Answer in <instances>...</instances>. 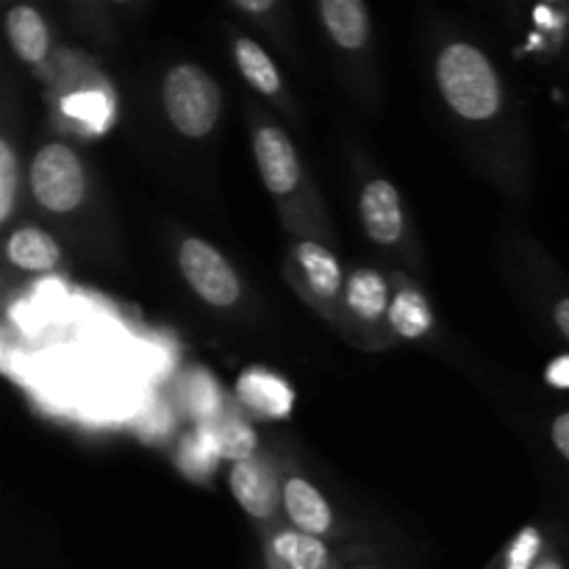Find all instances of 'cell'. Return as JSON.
<instances>
[{
	"label": "cell",
	"instance_id": "cell-1",
	"mask_svg": "<svg viewBox=\"0 0 569 569\" xmlns=\"http://www.w3.org/2000/svg\"><path fill=\"white\" fill-rule=\"evenodd\" d=\"M437 81L445 100L465 120H489L500 109V81L478 48L448 44L437 59Z\"/></svg>",
	"mask_w": 569,
	"mask_h": 569
},
{
	"label": "cell",
	"instance_id": "cell-2",
	"mask_svg": "<svg viewBox=\"0 0 569 569\" xmlns=\"http://www.w3.org/2000/svg\"><path fill=\"white\" fill-rule=\"evenodd\" d=\"M164 109L183 137H206L220 117V89L206 70L178 64L164 78Z\"/></svg>",
	"mask_w": 569,
	"mask_h": 569
},
{
	"label": "cell",
	"instance_id": "cell-3",
	"mask_svg": "<svg viewBox=\"0 0 569 569\" xmlns=\"http://www.w3.org/2000/svg\"><path fill=\"white\" fill-rule=\"evenodd\" d=\"M31 192L39 206L53 214L78 209L87 194V176L67 144H44L31 164Z\"/></svg>",
	"mask_w": 569,
	"mask_h": 569
},
{
	"label": "cell",
	"instance_id": "cell-4",
	"mask_svg": "<svg viewBox=\"0 0 569 569\" xmlns=\"http://www.w3.org/2000/svg\"><path fill=\"white\" fill-rule=\"evenodd\" d=\"M178 264L189 287L209 306L226 309L239 300V278L222 253H217L203 239H187L178 250Z\"/></svg>",
	"mask_w": 569,
	"mask_h": 569
},
{
	"label": "cell",
	"instance_id": "cell-5",
	"mask_svg": "<svg viewBox=\"0 0 569 569\" xmlns=\"http://www.w3.org/2000/svg\"><path fill=\"white\" fill-rule=\"evenodd\" d=\"M253 153L261 181L272 194H289L298 187L300 161L287 133L278 128H261L253 139Z\"/></svg>",
	"mask_w": 569,
	"mask_h": 569
},
{
	"label": "cell",
	"instance_id": "cell-6",
	"mask_svg": "<svg viewBox=\"0 0 569 569\" xmlns=\"http://www.w3.org/2000/svg\"><path fill=\"white\" fill-rule=\"evenodd\" d=\"M237 395L239 400L259 417L283 420V417L292 415V387H289L281 376H276V372L270 370H261V367H250V370H244L242 376H239Z\"/></svg>",
	"mask_w": 569,
	"mask_h": 569
},
{
	"label": "cell",
	"instance_id": "cell-7",
	"mask_svg": "<svg viewBox=\"0 0 569 569\" xmlns=\"http://www.w3.org/2000/svg\"><path fill=\"white\" fill-rule=\"evenodd\" d=\"M361 220H365L367 233L378 244L398 242L403 233V209H400L398 189L389 181H370L361 192Z\"/></svg>",
	"mask_w": 569,
	"mask_h": 569
},
{
	"label": "cell",
	"instance_id": "cell-8",
	"mask_svg": "<svg viewBox=\"0 0 569 569\" xmlns=\"http://www.w3.org/2000/svg\"><path fill=\"white\" fill-rule=\"evenodd\" d=\"M231 492L237 498V503L248 511L250 517H270L278 506V483L272 476L270 467L259 459H248L233 465L231 478Z\"/></svg>",
	"mask_w": 569,
	"mask_h": 569
},
{
	"label": "cell",
	"instance_id": "cell-9",
	"mask_svg": "<svg viewBox=\"0 0 569 569\" xmlns=\"http://www.w3.org/2000/svg\"><path fill=\"white\" fill-rule=\"evenodd\" d=\"M283 506H287L289 520L298 526V531L311 533V537H322V533L331 531L333 517L326 498L303 478H292V481L283 483Z\"/></svg>",
	"mask_w": 569,
	"mask_h": 569
},
{
	"label": "cell",
	"instance_id": "cell-10",
	"mask_svg": "<svg viewBox=\"0 0 569 569\" xmlns=\"http://www.w3.org/2000/svg\"><path fill=\"white\" fill-rule=\"evenodd\" d=\"M6 33H9V42L14 48V53L22 61H28V64H39L48 56V26H44L42 14L37 9H31V6H14L6 14Z\"/></svg>",
	"mask_w": 569,
	"mask_h": 569
},
{
	"label": "cell",
	"instance_id": "cell-11",
	"mask_svg": "<svg viewBox=\"0 0 569 569\" xmlns=\"http://www.w3.org/2000/svg\"><path fill=\"white\" fill-rule=\"evenodd\" d=\"M6 256L14 267L28 272H48L59 264L61 250L42 228H17L6 242Z\"/></svg>",
	"mask_w": 569,
	"mask_h": 569
},
{
	"label": "cell",
	"instance_id": "cell-12",
	"mask_svg": "<svg viewBox=\"0 0 569 569\" xmlns=\"http://www.w3.org/2000/svg\"><path fill=\"white\" fill-rule=\"evenodd\" d=\"M320 14L333 42L342 48L356 50L370 37V17L359 0H322Z\"/></svg>",
	"mask_w": 569,
	"mask_h": 569
},
{
	"label": "cell",
	"instance_id": "cell-13",
	"mask_svg": "<svg viewBox=\"0 0 569 569\" xmlns=\"http://www.w3.org/2000/svg\"><path fill=\"white\" fill-rule=\"evenodd\" d=\"M272 569H328V550L320 537L283 531L272 539Z\"/></svg>",
	"mask_w": 569,
	"mask_h": 569
},
{
	"label": "cell",
	"instance_id": "cell-14",
	"mask_svg": "<svg viewBox=\"0 0 569 569\" xmlns=\"http://www.w3.org/2000/svg\"><path fill=\"white\" fill-rule=\"evenodd\" d=\"M298 261L303 267L306 278L315 287L317 295L322 298H333L342 289V270L333 253H328L322 244L317 242H300L298 244Z\"/></svg>",
	"mask_w": 569,
	"mask_h": 569
},
{
	"label": "cell",
	"instance_id": "cell-15",
	"mask_svg": "<svg viewBox=\"0 0 569 569\" xmlns=\"http://www.w3.org/2000/svg\"><path fill=\"white\" fill-rule=\"evenodd\" d=\"M348 303L365 320H378L381 315H387L389 306L387 281L372 270L356 272L348 281Z\"/></svg>",
	"mask_w": 569,
	"mask_h": 569
},
{
	"label": "cell",
	"instance_id": "cell-16",
	"mask_svg": "<svg viewBox=\"0 0 569 569\" xmlns=\"http://www.w3.org/2000/svg\"><path fill=\"white\" fill-rule=\"evenodd\" d=\"M233 56H237V64L242 70V76L253 83L259 92L276 94L281 89V76H278L276 64H272L270 56L253 42V39H239L233 44Z\"/></svg>",
	"mask_w": 569,
	"mask_h": 569
},
{
	"label": "cell",
	"instance_id": "cell-17",
	"mask_svg": "<svg viewBox=\"0 0 569 569\" xmlns=\"http://www.w3.org/2000/svg\"><path fill=\"white\" fill-rule=\"evenodd\" d=\"M389 320H392L395 331L406 339H417L431 328V309H428L426 298L415 289H406L389 306Z\"/></svg>",
	"mask_w": 569,
	"mask_h": 569
},
{
	"label": "cell",
	"instance_id": "cell-18",
	"mask_svg": "<svg viewBox=\"0 0 569 569\" xmlns=\"http://www.w3.org/2000/svg\"><path fill=\"white\" fill-rule=\"evenodd\" d=\"M256 445H259V439H256L253 428L239 420H226L214 433V450L222 459H231L233 465L253 459Z\"/></svg>",
	"mask_w": 569,
	"mask_h": 569
},
{
	"label": "cell",
	"instance_id": "cell-19",
	"mask_svg": "<svg viewBox=\"0 0 569 569\" xmlns=\"http://www.w3.org/2000/svg\"><path fill=\"white\" fill-rule=\"evenodd\" d=\"M542 537L537 528H522L503 556V569H537Z\"/></svg>",
	"mask_w": 569,
	"mask_h": 569
},
{
	"label": "cell",
	"instance_id": "cell-20",
	"mask_svg": "<svg viewBox=\"0 0 569 569\" xmlns=\"http://www.w3.org/2000/svg\"><path fill=\"white\" fill-rule=\"evenodd\" d=\"M17 200V159L9 142H0V220H9Z\"/></svg>",
	"mask_w": 569,
	"mask_h": 569
},
{
	"label": "cell",
	"instance_id": "cell-21",
	"mask_svg": "<svg viewBox=\"0 0 569 569\" xmlns=\"http://www.w3.org/2000/svg\"><path fill=\"white\" fill-rule=\"evenodd\" d=\"M189 403H192L194 415L206 417L214 411V383L209 381V376H194L192 383H189Z\"/></svg>",
	"mask_w": 569,
	"mask_h": 569
},
{
	"label": "cell",
	"instance_id": "cell-22",
	"mask_svg": "<svg viewBox=\"0 0 569 569\" xmlns=\"http://www.w3.org/2000/svg\"><path fill=\"white\" fill-rule=\"evenodd\" d=\"M548 381L559 389H569V356H561L548 367Z\"/></svg>",
	"mask_w": 569,
	"mask_h": 569
},
{
	"label": "cell",
	"instance_id": "cell-23",
	"mask_svg": "<svg viewBox=\"0 0 569 569\" xmlns=\"http://www.w3.org/2000/svg\"><path fill=\"white\" fill-rule=\"evenodd\" d=\"M553 442L561 450V456L569 461V415L556 417L553 422Z\"/></svg>",
	"mask_w": 569,
	"mask_h": 569
},
{
	"label": "cell",
	"instance_id": "cell-24",
	"mask_svg": "<svg viewBox=\"0 0 569 569\" xmlns=\"http://www.w3.org/2000/svg\"><path fill=\"white\" fill-rule=\"evenodd\" d=\"M556 326H559L561 333L569 339V298L556 306Z\"/></svg>",
	"mask_w": 569,
	"mask_h": 569
},
{
	"label": "cell",
	"instance_id": "cell-25",
	"mask_svg": "<svg viewBox=\"0 0 569 569\" xmlns=\"http://www.w3.org/2000/svg\"><path fill=\"white\" fill-rule=\"evenodd\" d=\"M239 9H244V11H267V9H270V0H256V3H253V0H239Z\"/></svg>",
	"mask_w": 569,
	"mask_h": 569
},
{
	"label": "cell",
	"instance_id": "cell-26",
	"mask_svg": "<svg viewBox=\"0 0 569 569\" xmlns=\"http://www.w3.org/2000/svg\"><path fill=\"white\" fill-rule=\"evenodd\" d=\"M537 569H565V567H561L556 559H545V561H539Z\"/></svg>",
	"mask_w": 569,
	"mask_h": 569
}]
</instances>
